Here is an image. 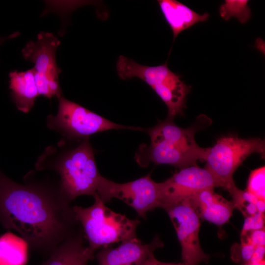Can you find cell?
I'll use <instances>...</instances> for the list:
<instances>
[{
    "label": "cell",
    "mask_w": 265,
    "mask_h": 265,
    "mask_svg": "<svg viewBox=\"0 0 265 265\" xmlns=\"http://www.w3.org/2000/svg\"><path fill=\"white\" fill-rule=\"evenodd\" d=\"M24 184L0 170V224L17 232L34 251L48 257L80 229L70 202L58 182L34 179L29 173Z\"/></svg>",
    "instance_id": "cell-1"
},
{
    "label": "cell",
    "mask_w": 265,
    "mask_h": 265,
    "mask_svg": "<svg viewBox=\"0 0 265 265\" xmlns=\"http://www.w3.org/2000/svg\"><path fill=\"white\" fill-rule=\"evenodd\" d=\"M167 118L159 121L155 126L145 129L150 135V145L141 144L134 159L142 167L153 162L166 164L180 169L196 165L197 160L204 161L208 148L200 147L194 135L200 127L192 126L185 129Z\"/></svg>",
    "instance_id": "cell-2"
},
{
    "label": "cell",
    "mask_w": 265,
    "mask_h": 265,
    "mask_svg": "<svg viewBox=\"0 0 265 265\" xmlns=\"http://www.w3.org/2000/svg\"><path fill=\"white\" fill-rule=\"evenodd\" d=\"M39 170H51L59 176L58 184L65 197L70 201L83 195H97L101 177L95 160L94 152L88 138L76 147L59 153L53 160L39 159Z\"/></svg>",
    "instance_id": "cell-3"
},
{
    "label": "cell",
    "mask_w": 265,
    "mask_h": 265,
    "mask_svg": "<svg viewBox=\"0 0 265 265\" xmlns=\"http://www.w3.org/2000/svg\"><path fill=\"white\" fill-rule=\"evenodd\" d=\"M94 198V203L90 207H72L91 253L94 254L99 248L136 237V228L140 223L138 219H131L113 212L97 196Z\"/></svg>",
    "instance_id": "cell-4"
},
{
    "label": "cell",
    "mask_w": 265,
    "mask_h": 265,
    "mask_svg": "<svg viewBox=\"0 0 265 265\" xmlns=\"http://www.w3.org/2000/svg\"><path fill=\"white\" fill-rule=\"evenodd\" d=\"M255 153L264 157V139L224 136L218 139L213 147L208 148L204 168L212 175L216 187H222L228 191L236 186L233 178L235 171L249 156Z\"/></svg>",
    "instance_id": "cell-5"
},
{
    "label": "cell",
    "mask_w": 265,
    "mask_h": 265,
    "mask_svg": "<svg viewBox=\"0 0 265 265\" xmlns=\"http://www.w3.org/2000/svg\"><path fill=\"white\" fill-rule=\"evenodd\" d=\"M57 114L48 117V126L69 138H88L93 134L111 129L145 131L139 127L121 125L112 122L63 95L58 98Z\"/></svg>",
    "instance_id": "cell-6"
},
{
    "label": "cell",
    "mask_w": 265,
    "mask_h": 265,
    "mask_svg": "<svg viewBox=\"0 0 265 265\" xmlns=\"http://www.w3.org/2000/svg\"><path fill=\"white\" fill-rule=\"evenodd\" d=\"M60 44L53 33L41 31L35 41H28L22 50L23 57L34 64L32 69L39 95L48 98L62 95L58 79L61 69L56 61Z\"/></svg>",
    "instance_id": "cell-7"
},
{
    "label": "cell",
    "mask_w": 265,
    "mask_h": 265,
    "mask_svg": "<svg viewBox=\"0 0 265 265\" xmlns=\"http://www.w3.org/2000/svg\"><path fill=\"white\" fill-rule=\"evenodd\" d=\"M97 196L104 203L118 199L133 208L138 215L146 218V213L160 208L159 183L155 182L151 174L126 183H117L101 176Z\"/></svg>",
    "instance_id": "cell-8"
},
{
    "label": "cell",
    "mask_w": 265,
    "mask_h": 265,
    "mask_svg": "<svg viewBox=\"0 0 265 265\" xmlns=\"http://www.w3.org/2000/svg\"><path fill=\"white\" fill-rule=\"evenodd\" d=\"M165 211L176 230L186 265L208 263L210 257L202 250L199 238L200 218L187 200L168 208Z\"/></svg>",
    "instance_id": "cell-9"
},
{
    "label": "cell",
    "mask_w": 265,
    "mask_h": 265,
    "mask_svg": "<svg viewBox=\"0 0 265 265\" xmlns=\"http://www.w3.org/2000/svg\"><path fill=\"white\" fill-rule=\"evenodd\" d=\"M215 187L213 178L205 168L196 165L180 169L170 178L159 183L160 208L165 210L203 189Z\"/></svg>",
    "instance_id": "cell-10"
},
{
    "label": "cell",
    "mask_w": 265,
    "mask_h": 265,
    "mask_svg": "<svg viewBox=\"0 0 265 265\" xmlns=\"http://www.w3.org/2000/svg\"><path fill=\"white\" fill-rule=\"evenodd\" d=\"M116 248L105 247L96 255L98 265H142L163 243L156 236L149 243H143L137 237L121 242Z\"/></svg>",
    "instance_id": "cell-11"
},
{
    "label": "cell",
    "mask_w": 265,
    "mask_h": 265,
    "mask_svg": "<svg viewBox=\"0 0 265 265\" xmlns=\"http://www.w3.org/2000/svg\"><path fill=\"white\" fill-rule=\"evenodd\" d=\"M213 189H203L187 200L199 218L221 226L229 221L235 208L232 201L215 193Z\"/></svg>",
    "instance_id": "cell-12"
},
{
    "label": "cell",
    "mask_w": 265,
    "mask_h": 265,
    "mask_svg": "<svg viewBox=\"0 0 265 265\" xmlns=\"http://www.w3.org/2000/svg\"><path fill=\"white\" fill-rule=\"evenodd\" d=\"M85 238L80 229L57 246L39 265H87L95 256L88 247L84 246Z\"/></svg>",
    "instance_id": "cell-13"
},
{
    "label": "cell",
    "mask_w": 265,
    "mask_h": 265,
    "mask_svg": "<svg viewBox=\"0 0 265 265\" xmlns=\"http://www.w3.org/2000/svg\"><path fill=\"white\" fill-rule=\"evenodd\" d=\"M116 70L121 79L137 78L143 80L151 88L170 80L177 74L169 69L167 61L162 65L149 66L140 64L124 55H120L118 57Z\"/></svg>",
    "instance_id": "cell-14"
},
{
    "label": "cell",
    "mask_w": 265,
    "mask_h": 265,
    "mask_svg": "<svg viewBox=\"0 0 265 265\" xmlns=\"http://www.w3.org/2000/svg\"><path fill=\"white\" fill-rule=\"evenodd\" d=\"M160 11L170 27L174 41L183 30L194 25L206 21L209 14L200 15L185 4L176 0H158Z\"/></svg>",
    "instance_id": "cell-15"
},
{
    "label": "cell",
    "mask_w": 265,
    "mask_h": 265,
    "mask_svg": "<svg viewBox=\"0 0 265 265\" xmlns=\"http://www.w3.org/2000/svg\"><path fill=\"white\" fill-rule=\"evenodd\" d=\"M10 97L18 109L28 112L40 96L32 68L26 71H12L9 73Z\"/></svg>",
    "instance_id": "cell-16"
},
{
    "label": "cell",
    "mask_w": 265,
    "mask_h": 265,
    "mask_svg": "<svg viewBox=\"0 0 265 265\" xmlns=\"http://www.w3.org/2000/svg\"><path fill=\"white\" fill-rule=\"evenodd\" d=\"M177 75L171 79L152 88L165 103L168 108V117L173 119L177 115L183 114L186 100L191 87L181 80Z\"/></svg>",
    "instance_id": "cell-17"
},
{
    "label": "cell",
    "mask_w": 265,
    "mask_h": 265,
    "mask_svg": "<svg viewBox=\"0 0 265 265\" xmlns=\"http://www.w3.org/2000/svg\"><path fill=\"white\" fill-rule=\"evenodd\" d=\"M28 245L22 238L8 232L0 237V265H25Z\"/></svg>",
    "instance_id": "cell-18"
},
{
    "label": "cell",
    "mask_w": 265,
    "mask_h": 265,
    "mask_svg": "<svg viewBox=\"0 0 265 265\" xmlns=\"http://www.w3.org/2000/svg\"><path fill=\"white\" fill-rule=\"evenodd\" d=\"M235 208L238 209L245 217L257 213L256 204L258 199L246 190H242L236 186L228 190Z\"/></svg>",
    "instance_id": "cell-19"
},
{
    "label": "cell",
    "mask_w": 265,
    "mask_h": 265,
    "mask_svg": "<svg viewBox=\"0 0 265 265\" xmlns=\"http://www.w3.org/2000/svg\"><path fill=\"white\" fill-rule=\"evenodd\" d=\"M248 0H226L219 8L220 16L228 20L231 17L238 19L241 23L246 22L251 17V10L248 5Z\"/></svg>",
    "instance_id": "cell-20"
},
{
    "label": "cell",
    "mask_w": 265,
    "mask_h": 265,
    "mask_svg": "<svg viewBox=\"0 0 265 265\" xmlns=\"http://www.w3.org/2000/svg\"><path fill=\"white\" fill-rule=\"evenodd\" d=\"M265 167L252 170L249 175L246 190L258 200L265 201Z\"/></svg>",
    "instance_id": "cell-21"
},
{
    "label": "cell",
    "mask_w": 265,
    "mask_h": 265,
    "mask_svg": "<svg viewBox=\"0 0 265 265\" xmlns=\"http://www.w3.org/2000/svg\"><path fill=\"white\" fill-rule=\"evenodd\" d=\"M255 247L251 243L241 241L240 245L233 247L231 251L232 259L237 263L240 262L243 264L250 261L254 251Z\"/></svg>",
    "instance_id": "cell-22"
},
{
    "label": "cell",
    "mask_w": 265,
    "mask_h": 265,
    "mask_svg": "<svg viewBox=\"0 0 265 265\" xmlns=\"http://www.w3.org/2000/svg\"><path fill=\"white\" fill-rule=\"evenodd\" d=\"M264 214L259 213L245 217L242 230L241 236H244L247 233L264 228Z\"/></svg>",
    "instance_id": "cell-23"
},
{
    "label": "cell",
    "mask_w": 265,
    "mask_h": 265,
    "mask_svg": "<svg viewBox=\"0 0 265 265\" xmlns=\"http://www.w3.org/2000/svg\"><path fill=\"white\" fill-rule=\"evenodd\" d=\"M246 237V239H241V241L248 242L255 247L265 246V228L260 230L250 231L241 237Z\"/></svg>",
    "instance_id": "cell-24"
},
{
    "label": "cell",
    "mask_w": 265,
    "mask_h": 265,
    "mask_svg": "<svg viewBox=\"0 0 265 265\" xmlns=\"http://www.w3.org/2000/svg\"><path fill=\"white\" fill-rule=\"evenodd\" d=\"M265 252V246H258L255 247L253 255L248 263L256 264L264 260Z\"/></svg>",
    "instance_id": "cell-25"
},
{
    "label": "cell",
    "mask_w": 265,
    "mask_h": 265,
    "mask_svg": "<svg viewBox=\"0 0 265 265\" xmlns=\"http://www.w3.org/2000/svg\"><path fill=\"white\" fill-rule=\"evenodd\" d=\"M142 265H186L183 263H164L159 261L155 257L154 254L151 255Z\"/></svg>",
    "instance_id": "cell-26"
},
{
    "label": "cell",
    "mask_w": 265,
    "mask_h": 265,
    "mask_svg": "<svg viewBox=\"0 0 265 265\" xmlns=\"http://www.w3.org/2000/svg\"><path fill=\"white\" fill-rule=\"evenodd\" d=\"M20 32L18 31L14 32L7 36L6 37H0V47L5 42L13 39L18 37L20 35Z\"/></svg>",
    "instance_id": "cell-27"
},
{
    "label": "cell",
    "mask_w": 265,
    "mask_h": 265,
    "mask_svg": "<svg viewBox=\"0 0 265 265\" xmlns=\"http://www.w3.org/2000/svg\"><path fill=\"white\" fill-rule=\"evenodd\" d=\"M257 212L264 214L265 210V201L258 200L256 204Z\"/></svg>",
    "instance_id": "cell-28"
},
{
    "label": "cell",
    "mask_w": 265,
    "mask_h": 265,
    "mask_svg": "<svg viewBox=\"0 0 265 265\" xmlns=\"http://www.w3.org/2000/svg\"><path fill=\"white\" fill-rule=\"evenodd\" d=\"M243 265H265V260L256 264H251L249 263H247L246 264H243Z\"/></svg>",
    "instance_id": "cell-29"
}]
</instances>
